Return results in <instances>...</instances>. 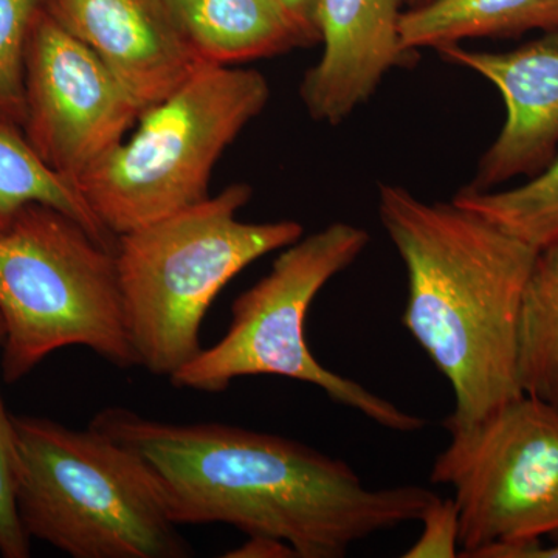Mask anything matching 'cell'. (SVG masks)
I'll return each mask as SVG.
<instances>
[{"mask_svg":"<svg viewBox=\"0 0 558 558\" xmlns=\"http://www.w3.org/2000/svg\"><path fill=\"white\" fill-rule=\"evenodd\" d=\"M531 31H558V0H428L402 11L399 21L400 46L409 53Z\"/></svg>","mask_w":558,"mask_h":558,"instance_id":"cell-14","label":"cell"},{"mask_svg":"<svg viewBox=\"0 0 558 558\" xmlns=\"http://www.w3.org/2000/svg\"><path fill=\"white\" fill-rule=\"evenodd\" d=\"M379 218L405 264L403 326L453 389L447 432L523 396L521 301L538 248L457 202H425L388 183Z\"/></svg>","mask_w":558,"mask_h":558,"instance_id":"cell-2","label":"cell"},{"mask_svg":"<svg viewBox=\"0 0 558 558\" xmlns=\"http://www.w3.org/2000/svg\"><path fill=\"white\" fill-rule=\"evenodd\" d=\"M402 0H318L323 54L300 97L312 119L339 124L369 100L389 70L409 64L399 39Z\"/></svg>","mask_w":558,"mask_h":558,"instance_id":"cell-12","label":"cell"},{"mask_svg":"<svg viewBox=\"0 0 558 558\" xmlns=\"http://www.w3.org/2000/svg\"><path fill=\"white\" fill-rule=\"evenodd\" d=\"M293 14L300 17L304 24L310 25L314 31H318L317 24V3L318 0H282Z\"/></svg>","mask_w":558,"mask_h":558,"instance_id":"cell-23","label":"cell"},{"mask_svg":"<svg viewBox=\"0 0 558 558\" xmlns=\"http://www.w3.org/2000/svg\"><path fill=\"white\" fill-rule=\"evenodd\" d=\"M438 51L490 81L505 100V126L481 157L470 186L492 190L517 175L532 179L545 170L558 148V31L501 53L459 44Z\"/></svg>","mask_w":558,"mask_h":558,"instance_id":"cell-11","label":"cell"},{"mask_svg":"<svg viewBox=\"0 0 558 558\" xmlns=\"http://www.w3.org/2000/svg\"><path fill=\"white\" fill-rule=\"evenodd\" d=\"M519 376L524 395L558 407V241L537 250L524 288Z\"/></svg>","mask_w":558,"mask_h":558,"instance_id":"cell-16","label":"cell"},{"mask_svg":"<svg viewBox=\"0 0 558 558\" xmlns=\"http://www.w3.org/2000/svg\"><path fill=\"white\" fill-rule=\"evenodd\" d=\"M31 204L60 209L116 252L117 236L95 216L78 186L43 163L21 128L0 123V233Z\"/></svg>","mask_w":558,"mask_h":558,"instance_id":"cell-15","label":"cell"},{"mask_svg":"<svg viewBox=\"0 0 558 558\" xmlns=\"http://www.w3.org/2000/svg\"><path fill=\"white\" fill-rule=\"evenodd\" d=\"M247 183L117 238L124 319L138 366L170 379L201 354L202 322L240 271L303 238L296 220L244 222Z\"/></svg>","mask_w":558,"mask_h":558,"instance_id":"cell-4","label":"cell"},{"mask_svg":"<svg viewBox=\"0 0 558 558\" xmlns=\"http://www.w3.org/2000/svg\"><path fill=\"white\" fill-rule=\"evenodd\" d=\"M180 31L216 64L275 57L310 46L319 33L282 0H165Z\"/></svg>","mask_w":558,"mask_h":558,"instance_id":"cell-13","label":"cell"},{"mask_svg":"<svg viewBox=\"0 0 558 558\" xmlns=\"http://www.w3.org/2000/svg\"><path fill=\"white\" fill-rule=\"evenodd\" d=\"M0 315L7 384L68 347L90 349L120 369L138 366L116 252L49 205H27L0 233Z\"/></svg>","mask_w":558,"mask_h":558,"instance_id":"cell-5","label":"cell"},{"mask_svg":"<svg viewBox=\"0 0 558 558\" xmlns=\"http://www.w3.org/2000/svg\"><path fill=\"white\" fill-rule=\"evenodd\" d=\"M368 244L366 230L333 222L282 248L269 274L231 304L226 336L202 349L170 377L171 384L218 395L242 377H284L314 385L332 402L359 411L380 427L399 433L424 429V417L407 413L357 381L325 368L307 347L304 323L315 296L354 264Z\"/></svg>","mask_w":558,"mask_h":558,"instance_id":"cell-7","label":"cell"},{"mask_svg":"<svg viewBox=\"0 0 558 558\" xmlns=\"http://www.w3.org/2000/svg\"><path fill=\"white\" fill-rule=\"evenodd\" d=\"M44 10L94 51L148 110L205 64L165 0H44Z\"/></svg>","mask_w":558,"mask_h":558,"instance_id":"cell-10","label":"cell"},{"mask_svg":"<svg viewBox=\"0 0 558 558\" xmlns=\"http://www.w3.org/2000/svg\"><path fill=\"white\" fill-rule=\"evenodd\" d=\"M270 87L253 69L208 62L140 117L138 130L76 182L119 238L208 199L216 163L266 109Z\"/></svg>","mask_w":558,"mask_h":558,"instance_id":"cell-6","label":"cell"},{"mask_svg":"<svg viewBox=\"0 0 558 558\" xmlns=\"http://www.w3.org/2000/svg\"><path fill=\"white\" fill-rule=\"evenodd\" d=\"M25 98L22 132L28 145L49 170L75 185L145 112L100 58L44 7L28 36Z\"/></svg>","mask_w":558,"mask_h":558,"instance_id":"cell-9","label":"cell"},{"mask_svg":"<svg viewBox=\"0 0 558 558\" xmlns=\"http://www.w3.org/2000/svg\"><path fill=\"white\" fill-rule=\"evenodd\" d=\"M3 340H5V325H3L2 315H0V348H2Z\"/></svg>","mask_w":558,"mask_h":558,"instance_id":"cell-24","label":"cell"},{"mask_svg":"<svg viewBox=\"0 0 558 558\" xmlns=\"http://www.w3.org/2000/svg\"><path fill=\"white\" fill-rule=\"evenodd\" d=\"M17 517L73 558H189L156 472L98 429L14 416Z\"/></svg>","mask_w":558,"mask_h":558,"instance_id":"cell-3","label":"cell"},{"mask_svg":"<svg viewBox=\"0 0 558 558\" xmlns=\"http://www.w3.org/2000/svg\"><path fill=\"white\" fill-rule=\"evenodd\" d=\"M411 7L422 5V3L428 2V0H407Z\"/></svg>","mask_w":558,"mask_h":558,"instance_id":"cell-25","label":"cell"},{"mask_svg":"<svg viewBox=\"0 0 558 558\" xmlns=\"http://www.w3.org/2000/svg\"><path fill=\"white\" fill-rule=\"evenodd\" d=\"M44 0H0V123L24 126L25 60L32 24Z\"/></svg>","mask_w":558,"mask_h":558,"instance_id":"cell-18","label":"cell"},{"mask_svg":"<svg viewBox=\"0 0 558 558\" xmlns=\"http://www.w3.org/2000/svg\"><path fill=\"white\" fill-rule=\"evenodd\" d=\"M422 532L405 558L459 557V515L453 498L436 497L421 517Z\"/></svg>","mask_w":558,"mask_h":558,"instance_id":"cell-20","label":"cell"},{"mask_svg":"<svg viewBox=\"0 0 558 558\" xmlns=\"http://www.w3.org/2000/svg\"><path fill=\"white\" fill-rule=\"evenodd\" d=\"M90 427L145 458L178 526L222 523L289 543L296 558H343L379 532L421 520L438 495L371 488L339 458L270 433L226 424H168L123 407Z\"/></svg>","mask_w":558,"mask_h":558,"instance_id":"cell-1","label":"cell"},{"mask_svg":"<svg viewBox=\"0 0 558 558\" xmlns=\"http://www.w3.org/2000/svg\"><path fill=\"white\" fill-rule=\"evenodd\" d=\"M16 483V427L0 395V557L3 558L31 556V537L17 517Z\"/></svg>","mask_w":558,"mask_h":558,"instance_id":"cell-19","label":"cell"},{"mask_svg":"<svg viewBox=\"0 0 558 558\" xmlns=\"http://www.w3.org/2000/svg\"><path fill=\"white\" fill-rule=\"evenodd\" d=\"M447 433L429 480L453 488L459 557L558 534V407L523 395Z\"/></svg>","mask_w":558,"mask_h":558,"instance_id":"cell-8","label":"cell"},{"mask_svg":"<svg viewBox=\"0 0 558 558\" xmlns=\"http://www.w3.org/2000/svg\"><path fill=\"white\" fill-rule=\"evenodd\" d=\"M481 558H558V543L548 548L542 546V539L497 546L487 549Z\"/></svg>","mask_w":558,"mask_h":558,"instance_id":"cell-22","label":"cell"},{"mask_svg":"<svg viewBox=\"0 0 558 558\" xmlns=\"http://www.w3.org/2000/svg\"><path fill=\"white\" fill-rule=\"evenodd\" d=\"M453 202L473 209L535 248L558 241V154L535 178L506 191L459 190Z\"/></svg>","mask_w":558,"mask_h":558,"instance_id":"cell-17","label":"cell"},{"mask_svg":"<svg viewBox=\"0 0 558 558\" xmlns=\"http://www.w3.org/2000/svg\"><path fill=\"white\" fill-rule=\"evenodd\" d=\"M226 558H296L295 550L282 539L253 535L240 546L223 554Z\"/></svg>","mask_w":558,"mask_h":558,"instance_id":"cell-21","label":"cell"}]
</instances>
